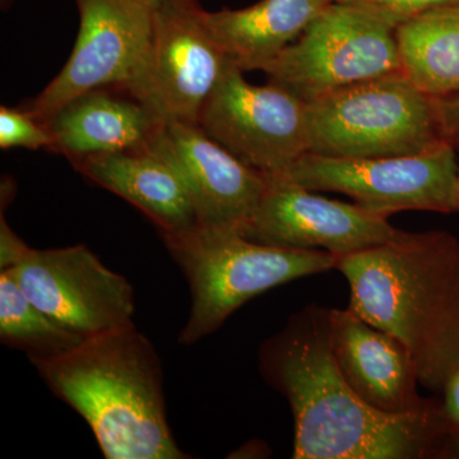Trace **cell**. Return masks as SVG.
Returning a JSON list of instances; mask_svg holds the SVG:
<instances>
[{"label":"cell","instance_id":"23","mask_svg":"<svg viewBox=\"0 0 459 459\" xmlns=\"http://www.w3.org/2000/svg\"><path fill=\"white\" fill-rule=\"evenodd\" d=\"M29 249L25 241L17 237L16 232L9 228L4 217H2L0 220V265H2V270L14 267Z\"/></svg>","mask_w":459,"mask_h":459},{"label":"cell","instance_id":"25","mask_svg":"<svg viewBox=\"0 0 459 459\" xmlns=\"http://www.w3.org/2000/svg\"><path fill=\"white\" fill-rule=\"evenodd\" d=\"M142 2L146 3L148 7H151L152 9L159 8L160 5L162 4V3H165L166 0H142Z\"/></svg>","mask_w":459,"mask_h":459},{"label":"cell","instance_id":"1","mask_svg":"<svg viewBox=\"0 0 459 459\" xmlns=\"http://www.w3.org/2000/svg\"><path fill=\"white\" fill-rule=\"evenodd\" d=\"M258 356L262 377L291 409L295 459L455 457L442 400L389 413L347 382L332 350L327 307L310 304L292 314Z\"/></svg>","mask_w":459,"mask_h":459},{"label":"cell","instance_id":"5","mask_svg":"<svg viewBox=\"0 0 459 459\" xmlns=\"http://www.w3.org/2000/svg\"><path fill=\"white\" fill-rule=\"evenodd\" d=\"M307 152L337 159L410 156L446 141L437 99L403 72L307 102Z\"/></svg>","mask_w":459,"mask_h":459},{"label":"cell","instance_id":"22","mask_svg":"<svg viewBox=\"0 0 459 459\" xmlns=\"http://www.w3.org/2000/svg\"><path fill=\"white\" fill-rule=\"evenodd\" d=\"M443 412L451 437L453 455L459 457V371L443 389Z\"/></svg>","mask_w":459,"mask_h":459},{"label":"cell","instance_id":"21","mask_svg":"<svg viewBox=\"0 0 459 459\" xmlns=\"http://www.w3.org/2000/svg\"><path fill=\"white\" fill-rule=\"evenodd\" d=\"M360 5L397 29L431 9L459 5V0H341Z\"/></svg>","mask_w":459,"mask_h":459},{"label":"cell","instance_id":"11","mask_svg":"<svg viewBox=\"0 0 459 459\" xmlns=\"http://www.w3.org/2000/svg\"><path fill=\"white\" fill-rule=\"evenodd\" d=\"M264 192L241 234L264 246L323 250L337 258L401 234L389 217L316 195L285 175H265Z\"/></svg>","mask_w":459,"mask_h":459},{"label":"cell","instance_id":"20","mask_svg":"<svg viewBox=\"0 0 459 459\" xmlns=\"http://www.w3.org/2000/svg\"><path fill=\"white\" fill-rule=\"evenodd\" d=\"M53 135L47 124L36 119L26 110L0 108V147L41 150L53 148Z\"/></svg>","mask_w":459,"mask_h":459},{"label":"cell","instance_id":"19","mask_svg":"<svg viewBox=\"0 0 459 459\" xmlns=\"http://www.w3.org/2000/svg\"><path fill=\"white\" fill-rule=\"evenodd\" d=\"M0 338L26 351L30 360L56 358L84 341L39 309L8 270L0 272Z\"/></svg>","mask_w":459,"mask_h":459},{"label":"cell","instance_id":"12","mask_svg":"<svg viewBox=\"0 0 459 459\" xmlns=\"http://www.w3.org/2000/svg\"><path fill=\"white\" fill-rule=\"evenodd\" d=\"M152 65L143 104L160 122L198 123L230 60L205 29L195 0L153 9Z\"/></svg>","mask_w":459,"mask_h":459},{"label":"cell","instance_id":"14","mask_svg":"<svg viewBox=\"0 0 459 459\" xmlns=\"http://www.w3.org/2000/svg\"><path fill=\"white\" fill-rule=\"evenodd\" d=\"M331 344L347 382L376 409L406 413L433 406L419 394L418 369L409 350L394 336L347 309H329Z\"/></svg>","mask_w":459,"mask_h":459},{"label":"cell","instance_id":"16","mask_svg":"<svg viewBox=\"0 0 459 459\" xmlns=\"http://www.w3.org/2000/svg\"><path fill=\"white\" fill-rule=\"evenodd\" d=\"M87 179L146 213L161 234H181L198 226L183 181L151 148L100 153L71 160Z\"/></svg>","mask_w":459,"mask_h":459},{"label":"cell","instance_id":"7","mask_svg":"<svg viewBox=\"0 0 459 459\" xmlns=\"http://www.w3.org/2000/svg\"><path fill=\"white\" fill-rule=\"evenodd\" d=\"M80 31L65 68L26 110L47 123L84 92L114 87L143 102L152 65L155 20L142 0H74Z\"/></svg>","mask_w":459,"mask_h":459},{"label":"cell","instance_id":"4","mask_svg":"<svg viewBox=\"0 0 459 459\" xmlns=\"http://www.w3.org/2000/svg\"><path fill=\"white\" fill-rule=\"evenodd\" d=\"M161 235L192 296L189 318L178 338L186 346L214 333L255 296L337 267L338 258L331 253L264 246L235 230L197 226Z\"/></svg>","mask_w":459,"mask_h":459},{"label":"cell","instance_id":"3","mask_svg":"<svg viewBox=\"0 0 459 459\" xmlns=\"http://www.w3.org/2000/svg\"><path fill=\"white\" fill-rule=\"evenodd\" d=\"M31 362L90 425L105 458H188L169 427L161 361L133 323Z\"/></svg>","mask_w":459,"mask_h":459},{"label":"cell","instance_id":"9","mask_svg":"<svg viewBox=\"0 0 459 459\" xmlns=\"http://www.w3.org/2000/svg\"><path fill=\"white\" fill-rule=\"evenodd\" d=\"M243 74L229 62L198 124L249 168L283 175L307 152V104L280 84L249 83Z\"/></svg>","mask_w":459,"mask_h":459},{"label":"cell","instance_id":"13","mask_svg":"<svg viewBox=\"0 0 459 459\" xmlns=\"http://www.w3.org/2000/svg\"><path fill=\"white\" fill-rule=\"evenodd\" d=\"M148 148L183 181L199 228L243 231L267 177L213 141L198 123L165 122Z\"/></svg>","mask_w":459,"mask_h":459},{"label":"cell","instance_id":"2","mask_svg":"<svg viewBox=\"0 0 459 459\" xmlns=\"http://www.w3.org/2000/svg\"><path fill=\"white\" fill-rule=\"evenodd\" d=\"M350 309L400 341L420 385L435 394L459 371V240L443 230L402 231L338 258Z\"/></svg>","mask_w":459,"mask_h":459},{"label":"cell","instance_id":"18","mask_svg":"<svg viewBox=\"0 0 459 459\" xmlns=\"http://www.w3.org/2000/svg\"><path fill=\"white\" fill-rule=\"evenodd\" d=\"M401 71L434 99L459 93V5L411 18L395 29Z\"/></svg>","mask_w":459,"mask_h":459},{"label":"cell","instance_id":"8","mask_svg":"<svg viewBox=\"0 0 459 459\" xmlns=\"http://www.w3.org/2000/svg\"><path fill=\"white\" fill-rule=\"evenodd\" d=\"M457 148L449 142L410 156L337 159L304 153L285 172L313 192H333L371 212H457Z\"/></svg>","mask_w":459,"mask_h":459},{"label":"cell","instance_id":"6","mask_svg":"<svg viewBox=\"0 0 459 459\" xmlns=\"http://www.w3.org/2000/svg\"><path fill=\"white\" fill-rule=\"evenodd\" d=\"M305 102L401 71L395 29L368 9L333 0L261 69Z\"/></svg>","mask_w":459,"mask_h":459},{"label":"cell","instance_id":"17","mask_svg":"<svg viewBox=\"0 0 459 459\" xmlns=\"http://www.w3.org/2000/svg\"><path fill=\"white\" fill-rule=\"evenodd\" d=\"M333 0H259L250 7L207 12L202 22L232 65L261 71L292 44Z\"/></svg>","mask_w":459,"mask_h":459},{"label":"cell","instance_id":"10","mask_svg":"<svg viewBox=\"0 0 459 459\" xmlns=\"http://www.w3.org/2000/svg\"><path fill=\"white\" fill-rule=\"evenodd\" d=\"M23 294L51 319L84 338L132 325L134 292L86 246L27 250L8 268Z\"/></svg>","mask_w":459,"mask_h":459},{"label":"cell","instance_id":"26","mask_svg":"<svg viewBox=\"0 0 459 459\" xmlns=\"http://www.w3.org/2000/svg\"><path fill=\"white\" fill-rule=\"evenodd\" d=\"M459 150V147H458ZM457 204H458V211H459V165H458V179H457Z\"/></svg>","mask_w":459,"mask_h":459},{"label":"cell","instance_id":"24","mask_svg":"<svg viewBox=\"0 0 459 459\" xmlns=\"http://www.w3.org/2000/svg\"><path fill=\"white\" fill-rule=\"evenodd\" d=\"M440 119L446 141L455 148L459 147V93L437 99Z\"/></svg>","mask_w":459,"mask_h":459},{"label":"cell","instance_id":"15","mask_svg":"<svg viewBox=\"0 0 459 459\" xmlns=\"http://www.w3.org/2000/svg\"><path fill=\"white\" fill-rule=\"evenodd\" d=\"M45 124L53 150L74 160L147 147L162 123L131 93L104 87L66 102Z\"/></svg>","mask_w":459,"mask_h":459}]
</instances>
